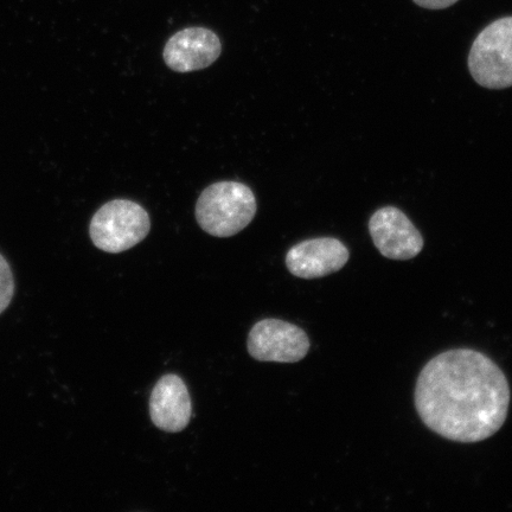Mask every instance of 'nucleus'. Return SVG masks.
Instances as JSON below:
<instances>
[{
	"instance_id": "obj_7",
	"label": "nucleus",
	"mask_w": 512,
	"mask_h": 512,
	"mask_svg": "<svg viewBox=\"0 0 512 512\" xmlns=\"http://www.w3.org/2000/svg\"><path fill=\"white\" fill-rule=\"evenodd\" d=\"M222 44L219 36L207 28H187L176 32L165 44L164 62L177 73L206 69L219 59Z\"/></svg>"
},
{
	"instance_id": "obj_9",
	"label": "nucleus",
	"mask_w": 512,
	"mask_h": 512,
	"mask_svg": "<svg viewBox=\"0 0 512 512\" xmlns=\"http://www.w3.org/2000/svg\"><path fill=\"white\" fill-rule=\"evenodd\" d=\"M192 405L187 384L175 374L164 375L150 398L153 424L164 432L178 433L190 424Z\"/></svg>"
},
{
	"instance_id": "obj_8",
	"label": "nucleus",
	"mask_w": 512,
	"mask_h": 512,
	"mask_svg": "<svg viewBox=\"0 0 512 512\" xmlns=\"http://www.w3.org/2000/svg\"><path fill=\"white\" fill-rule=\"evenodd\" d=\"M349 249L334 238L305 240L286 255V266L294 277L319 279L341 271L349 261Z\"/></svg>"
},
{
	"instance_id": "obj_2",
	"label": "nucleus",
	"mask_w": 512,
	"mask_h": 512,
	"mask_svg": "<svg viewBox=\"0 0 512 512\" xmlns=\"http://www.w3.org/2000/svg\"><path fill=\"white\" fill-rule=\"evenodd\" d=\"M256 198L247 185L219 182L203 190L196 204V220L215 238H230L242 232L256 214Z\"/></svg>"
},
{
	"instance_id": "obj_10",
	"label": "nucleus",
	"mask_w": 512,
	"mask_h": 512,
	"mask_svg": "<svg viewBox=\"0 0 512 512\" xmlns=\"http://www.w3.org/2000/svg\"><path fill=\"white\" fill-rule=\"evenodd\" d=\"M15 294V279L8 260L0 254V315L8 309Z\"/></svg>"
},
{
	"instance_id": "obj_11",
	"label": "nucleus",
	"mask_w": 512,
	"mask_h": 512,
	"mask_svg": "<svg viewBox=\"0 0 512 512\" xmlns=\"http://www.w3.org/2000/svg\"><path fill=\"white\" fill-rule=\"evenodd\" d=\"M416 5L421 8L430 10H443L450 8V6L456 4L458 0H413Z\"/></svg>"
},
{
	"instance_id": "obj_4",
	"label": "nucleus",
	"mask_w": 512,
	"mask_h": 512,
	"mask_svg": "<svg viewBox=\"0 0 512 512\" xmlns=\"http://www.w3.org/2000/svg\"><path fill=\"white\" fill-rule=\"evenodd\" d=\"M469 69L482 87L512 86V17L497 19L480 32L472 44Z\"/></svg>"
},
{
	"instance_id": "obj_6",
	"label": "nucleus",
	"mask_w": 512,
	"mask_h": 512,
	"mask_svg": "<svg viewBox=\"0 0 512 512\" xmlns=\"http://www.w3.org/2000/svg\"><path fill=\"white\" fill-rule=\"evenodd\" d=\"M369 233L384 258L411 260L424 248V238L408 216L395 207H383L370 217Z\"/></svg>"
},
{
	"instance_id": "obj_5",
	"label": "nucleus",
	"mask_w": 512,
	"mask_h": 512,
	"mask_svg": "<svg viewBox=\"0 0 512 512\" xmlns=\"http://www.w3.org/2000/svg\"><path fill=\"white\" fill-rule=\"evenodd\" d=\"M248 352L260 362L297 363L310 350V339L299 326L280 319H264L249 332Z\"/></svg>"
},
{
	"instance_id": "obj_1",
	"label": "nucleus",
	"mask_w": 512,
	"mask_h": 512,
	"mask_svg": "<svg viewBox=\"0 0 512 512\" xmlns=\"http://www.w3.org/2000/svg\"><path fill=\"white\" fill-rule=\"evenodd\" d=\"M416 412L431 431L472 444L501 430L508 418L510 387L501 368L470 349L445 351L428 362L415 388Z\"/></svg>"
},
{
	"instance_id": "obj_3",
	"label": "nucleus",
	"mask_w": 512,
	"mask_h": 512,
	"mask_svg": "<svg viewBox=\"0 0 512 512\" xmlns=\"http://www.w3.org/2000/svg\"><path fill=\"white\" fill-rule=\"evenodd\" d=\"M150 229V216L142 206L130 200H114L96 211L89 235L96 248L118 254L144 241Z\"/></svg>"
}]
</instances>
